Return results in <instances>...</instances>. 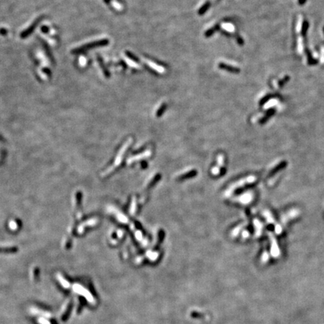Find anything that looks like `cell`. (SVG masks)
Returning a JSON list of instances; mask_svg holds the SVG:
<instances>
[{"mask_svg": "<svg viewBox=\"0 0 324 324\" xmlns=\"http://www.w3.org/2000/svg\"><path fill=\"white\" fill-rule=\"evenodd\" d=\"M219 68H221V69H224V70L228 71L231 72V73H234V74H239L240 71L239 68L233 67L231 65H228L224 64V63H220L219 64Z\"/></svg>", "mask_w": 324, "mask_h": 324, "instance_id": "obj_1", "label": "cell"}, {"mask_svg": "<svg viewBox=\"0 0 324 324\" xmlns=\"http://www.w3.org/2000/svg\"><path fill=\"white\" fill-rule=\"evenodd\" d=\"M146 63H147V65H149L150 67H151L152 68H153L154 70L157 71L158 73H164V71H165V69H164V68H163L162 66L158 65L155 64V63H154V62H150V61H148V60H146Z\"/></svg>", "mask_w": 324, "mask_h": 324, "instance_id": "obj_2", "label": "cell"}, {"mask_svg": "<svg viewBox=\"0 0 324 324\" xmlns=\"http://www.w3.org/2000/svg\"><path fill=\"white\" fill-rule=\"evenodd\" d=\"M305 52L306 53H307V56H308V64L309 65H315L317 64L318 62V61L317 59H314L313 57H312L310 51L308 50V49H306L305 50Z\"/></svg>", "mask_w": 324, "mask_h": 324, "instance_id": "obj_3", "label": "cell"}, {"mask_svg": "<svg viewBox=\"0 0 324 324\" xmlns=\"http://www.w3.org/2000/svg\"><path fill=\"white\" fill-rule=\"evenodd\" d=\"M275 109H270V110H269L266 116H264L263 118L261 119V121H260V123H263V122H266V121H267V119H268L269 117H271V116H272V115L275 113Z\"/></svg>", "mask_w": 324, "mask_h": 324, "instance_id": "obj_4", "label": "cell"}, {"mask_svg": "<svg viewBox=\"0 0 324 324\" xmlns=\"http://www.w3.org/2000/svg\"><path fill=\"white\" fill-rule=\"evenodd\" d=\"M308 26H309L308 22L307 20H305L303 24H302V35L303 36V37H305V35L307 34V31H308Z\"/></svg>", "mask_w": 324, "mask_h": 324, "instance_id": "obj_5", "label": "cell"}, {"mask_svg": "<svg viewBox=\"0 0 324 324\" xmlns=\"http://www.w3.org/2000/svg\"><path fill=\"white\" fill-rule=\"evenodd\" d=\"M274 97V95H268L265 96L264 98H263L261 100H260V105H263V104H265L266 103V102H268L270 100V99H272V98Z\"/></svg>", "mask_w": 324, "mask_h": 324, "instance_id": "obj_6", "label": "cell"}, {"mask_svg": "<svg viewBox=\"0 0 324 324\" xmlns=\"http://www.w3.org/2000/svg\"><path fill=\"white\" fill-rule=\"evenodd\" d=\"M289 80H290V77H289V76L285 77L284 79H282L281 80H280V81H279V83H278V84H279V86H280V87H282V86H284V84L286 83L287 81H289Z\"/></svg>", "mask_w": 324, "mask_h": 324, "instance_id": "obj_7", "label": "cell"}, {"mask_svg": "<svg viewBox=\"0 0 324 324\" xmlns=\"http://www.w3.org/2000/svg\"><path fill=\"white\" fill-rule=\"evenodd\" d=\"M112 5H113V7L114 8H116V10L120 11V10H122V5H120L119 3H118V2H115V1L112 2Z\"/></svg>", "mask_w": 324, "mask_h": 324, "instance_id": "obj_8", "label": "cell"}, {"mask_svg": "<svg viewBox=\"0 0 324 324\" xmlns=\"http://www.w3.org/2000/svg\"><path fill=\"white\" fill-rule=\"evenodd\" d=\"M209 3H206L205 5H203V7H202V8L200 9V11H199V14H203V13H205V11H206L207 10V8H209Z\"/></svg>", "mask_w": 324, "mask_h": 324, "instance_id": "obj_9", "label": "cell"}, {"mask_svg": "<svg viewBox=\"0 0 324 324\" xmlns=\"http://www.w3.org/2000/svg\"><path fill=\"white\" fill-rule=\"evenodd\" d=\"M126 62H127V63H128V65L130 66H131V67H134V68H138L137 65L135 63V62H134L132 60L129 59H127L125 60Z\"/></svg>", "mask_w": 324, "mask_h": 324, "instance_id": "obj_10", "label": "cell"}, {"mask_svg": "<svg viewBox=\"0 0 324 324\" xmlns=\"http://www.w3.org/2000/svg\"><path fill=\"white\" fill-rule=\"evenodd\" d=\"M215 29H216V28H212V29H211L208 30V31H207V32H206V36L211 35H212V33H213V32H214L215 31Z\"/></svg>", "mask_w": 324, "mask_h": 324, "instance_id": "obj_11", "label": "cell"}, {"mask_svg": "<svg viewBox=\"0 0 324 324\" xmlns=\"http://www.w3.org/2000/svg\"><path fill=\"white\" fill-rule=\"evenodd\" d=\"M237 41H238L239 44H240V45H242V44H244V43H243V40H242L241 38H239V37L237 38Z\"/></svg>", "mask_w": 324, "mask_h": 324, "instance_id": "obj_12", "label": "cell"}, {"mask_svg": "<svg viewBox=\"0 0 324 324\" xmlns=\"http://www.w3.org/2000/svg\"><path fill=\"white\" fill-rule=\"evenodd\" d=\"M306 1H307V0H299L298 3L299 5H303L306 2Z\"/></svg>", "mask_w": 324, "mask_h": 324, "instance_id": "obj_13", "label": "cell"}, {"mask_svg": "<svg viewBox=\"0 0 324 324\" xmlns=\"http://www.w3.org/2000/svg\"><path fill=\"white\" fill-rule=\"evenodd\" d=\"M164 108H165V104H164L163 106H161V107L160 110H159V111H158V114H160L161 113L163 112V111H164Z\"/></svg>", "mask_w": 324, "mask_h": 324, "instance_id": "obj_14", "label": "cell"}, {"mask_svg": "<svg viewBox=\"0 0 324 324\" xmlns=\"http://www.w3.org/2000/svg\"><path fill=\"white\" fill-rule=\"evenodd\" d=\"M323 32H324V28H323Z\"/></svg>", "mask_w": 324, "mask_h": 324, "instance_id": "obj_15", "label": "cell"}]
</instances>
